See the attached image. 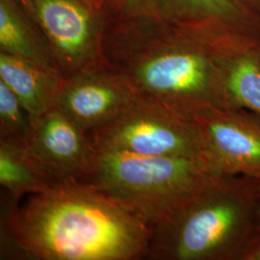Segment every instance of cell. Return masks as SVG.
<instances>
[{"label": "cell", "instance_id": "6da1fadb", "mask_svg": "<svg viewBox=\"0 0 260 260\" xmlns=\"http://www.w3.org/2000/svg\"><path fill=\"white\" fill-rule=\"evenodd\" d=\"M20 201L1 196L0 258H147L151 225L98 186L73 181Z\"/></svg>", "mask_w": 260, "mask_h": 260}, {"label": "cell", "instance_id": "7a4b0ae2", "mask_svg": "<svg viewBox=\"0 0 260 260\" xmlns=\"http://www.w3.org/2000/svg\"><path fill=\"white\" fill-rule=\"evenodd\" d=\"M107 64L145 98L193 120L207 108H229L215 41L158 17H110Z\"/></svg>", "mask_w": 260, "mask_h": 260}, {"label": "cell", "instance_id": "3957f363", "mask_svg": "<svg viewBox=\"0 0 260 260\" xmlns=\"http://www.w3.org/2000/svg\"><path fill=\"white\" fill-rule=\"evenodd\" d=\"M260 181L214 177L151 226L152 260H242L259 233Z\"/></svg>", "mask_w": 260, "mask_h": 260}, {"label": "cell", "instance_id": "277c9868", "mask_svg": "<svg viewBox=\"0 0 260 260\" xmlns=\"http://www.w3.org/2000/svg\"><path fill=\"white\" fill-rule=\"evenodd\" d=\"M218 176L200 158L143 156L95 149L87 182L152 226Z\"/></svg>", "mask_w": 260, "mask_h": 260}, {"label": "cell", "instance_id": "5b68a950", "mask_svg": "<svg viewBox=\"0 0 260 260\" xmlns=\"http://www.w3.org/2000/svg\"><path fill=\"white\" fill-rule=\"evenodd\" d=\"M91 140L94 148L102 150L207 161L195 121L145 96L93 131Z\"/></svg>", "mask_w": 260, "mask_h": 260}, {"label": "cell", "instance_id": "8992f818", "mask_svg": "<svg viewBox=\"0 0 260 260\" xmlns=\"http://www.w3.org/2000/svg\"><path fill=\"white\" fill-rule=\"evenodd\" d=\"M47 37L65 78L107 63L106 0H19Z\"/></svg>", "mask_w": 260, "mask_h": 260}, {"label": "cell", "instance_id": "52a82bcc", "mask_svg": "<svg viewBox=\"0 0 260 260\" xmlns=\"http://www.w3.org/2000/svg\"><path fill=\"white\" fill-rule=\"evenodd\" d=\"M205 157L221 176L260 181V116L245 109L207 108L193 118Z\"/></svg>", "mask_w": 260, "mask_h": 260}, {"label": "cell", "instance_id": "ba28073f", "mask_svg": "<svg viewBox=\"0 0 260 260\" xmlns=\"http://www.w3.org/2000/svg\"><path fill=\"white\" fill-rule=\"evenodd\" d=\"M142 95L107 63L65 78L56 107L87 134L114 121Z\"/></svg>", "mask_w": 260, "mask_h": 260}, {"label": "cell", "instance_id": "9c48e42d", "mask_svg": "<svg viewBox=\"0 0 260 260\" xmlns=\"http://www.w3.org/2000/svg\"><path fill=\"white\" fill-rule=\"evenodd\" d=\"M25 148L57 185L87 181L92 173L95 158L92 140L57 107L31 122Z\"/></svg>", "mask_w": 260, "mask_h": 260}, {"label": "cell", "instance_id": "30bf717a", "mask_svg": "<svg viewBox=\"0 0 260 260\" xmlns=\"http://www.w3.org/2000/svg\"><path fill=\"white\" fill-rule=\"evenodd\" d=\"M229 108L260 116V42L233 34L215 43Z\"/></svg>", "mask_w": 260, "mask_h": 260}, {"label": "cell", "instance_id": "8fae6325", "mask_svg": "<svg viewBox=\"0 0 260 260\" xmlns=\"http://www.w3.org/2000/svg\"><path fill=\"white\" fill-rule=\"evenodd\" d=\"M0 80L17 95L33 122L56 107L65 76L58 69L0 52Z\"/></svg>", "mask_w": 260, "mask_h": 260}, {"label": "cell", "instance_id": "7c38bea8", "mask_svg": "<svg viewBox=\"0 0 260 260\" xmlns=\"http://www.w3.org/2000/svg\"><path fill=\"white\" fill-rule=\"evenodd\" d=\"M242 8L239 0H158L159 18L208 37L245 34L235 25Z\"/></svg>", "mask_w": 260, "mask_h": 260}, {"label": "cell", "instance_id": "4fadbf2b", "mask_svg": "<svg viewBox=\"0 0 260 260\" xmlns=\"http://www.w3.org/2000/svg\"><path fill=\"white\" fill-rule=\"evenodd\" d=\"M0 52L60 70L48 40L19 0H0Z\"/></svg>", "mask_w": 260, "mask_h": 260}, {"label": "cell", "instance_id": "5bb4252c", "mask_svg": "<svg viewBox=\"0 0 260 260\" xmlns=\"http://www.w3.org/2000/svg\"><path fill=\"white\" fill-rule=\"evenodd\" d=\"M0 183L18 201L57 185L38 166L24 146L5 140H0Z\"/></svg>", "mask_w": 260, "mask_h": 260}, {"label": "cell", "instance_id": "9a60e30c", "mask_svg": "<svg viewBox=\"0 0 260 260\" xmlns=\"http://www.w3.org/2000/svg\"><path fill=\"white\" fill-rule=\"evenodd\" d=\"M31 121L17 95L0 80V140L26 146Z\"/></svg>", "mask_w": 260, "mask_h": 260}, {"label": "cell", "instance_id": "2e32d148", "mask_svg": "<svg viewBox=\"0 0 260 260\" xmlns=\"http://www.w3.org/2000/svg\"><path fill=\"white\" fill-rule=\"evenodd\" d=\"M110 16L125 19L158 17V0H106Z\"/></svg>", "mask_w": 260, "mask_h": 260}, {"label": "cell", "instance_id": "e0dca14e", "mask_svg": "<svg viewBox=\"0 0 260 260\" xmlns=\"http://www.w3.org/2000/svg\"><path fill=\"white\" fill-rule=\"evenodd\" d=\"M242 260H260V233H257Z\"/></svg>", "mask_w": 260, "mask_h": 260}, {"label": "cell", "instance_id": "ac0fdd59", "mask_svg": "<svg viewBox=\"0 0 260 260\" xmlns=\"http://www.w3.org/2000/svg\"><path fill=\"white\" fill-rule=\"evenodd\" d=\"M259 233H260V204H259Z\"/></svg>", "mask_w": 260, "mask_h": 260}]
</instances>
